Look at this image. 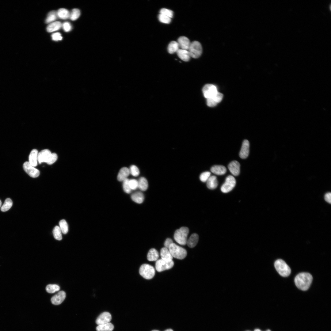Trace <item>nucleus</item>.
<instances>
[{
  "mask_svg": "<svg viewBox=\"0 0 331 331\" xmlns=\"http://www.w3.org/2000/svg\"><path fill=\"white\" fill-rule=\"evenodd\" d=\"M313 277L308 272H301L295 277L294 281L296 286L299 289L303 291L307 290L312 281Z\"/></svg>",
  "mask_w": 331,
  "mask_h": 331,
  "instance_id": "obj_1",
  "label": "nucleus"
},
{
  "mask_svg": "<svg viewBox=\"0 0 331 331\" xmlns=\"http://www.w3.org/2000/svg\"><path fill=\"white\" fill-rule=\"evenodd\" d=\"M189 229L186 227H182L176 230L174 238L175 241L180 245H185L187 243Z\"/></svg>",
  "mask_w": 331,
  "mask_h": 331,
  "instance_id": "obj_2",
  "label": "nucleus"
},
{
  "mask_svg": "<svg viewBox=\"0 0 331 331\" xmlns=\"http://www.w3.org/2000/svg\"><path fill=\"white\" fill-rule=\"evenodd\" d=\"M274 266L278 272L282 276H288L291 273L290 267L282 259L276 260L274 263Z\"/></svg>",
  "mask_w": 331,
  "mask_h": 331,
  "instance_id": "obj_3",
  "label": "nucleus"
},
{
  "mask_svg": "<svg viewBox=\"0 0 331 331\" xmlns=\"http://www.w3.org/2000/svg\"><path fill=\"white\" fill-rule=\"evenodd\" d=\"M172 257L179 259H183L186 256L187 253L185 249L173 243L168 249Z\"/></svg>",
  "mask_w": 331,
  "mask_h": 331,
  "instance_id": "obj_4",
  "label": "nucleus"
},
{
  "mask_svg": "<svg viewBox=\"0 0 331 331\" xmlns=\"http://www.w3.org/2000/svg\"><path fill=\"white\" fill-rule=\"evenodd\" d=\"M140 275L144 278L150 280L153 277L155 274L154 268L148 264H143L141 265L139 268Z\"/></svg>",
  "mask_w": 331,
  "mask_h": 331,
  "instance_id": "obj_5",
  "label": "nucleus"
},
{
  "mask_svg": "<svg viewBox=\"0 0 331 331\" xmlns=\"http://www.w3.org/2000/svg\"><path fill=\"white\" fill-rule=\"evenodd\" d=\"M191 57L197 58L201 55L202 48L200 43L198 41H195L191 43L188 49Z\"/></svg>",
  "mask_w": 331,
  "mask_h": 331,
  "instance_id": "obj_6",
  "label": "nucleus"
},
{
  "mask_svg": "<svg viewBox=\"0 0 331 331\" xmlns=\"http://www.w3.org/2000/svg\"><path fill=\"white\" fill-rule=\"evenodd\" d=\"M236 184L235 179L233 176H228L226 179L225 182L221 187V191L224 193H227L230 192L234 187Z\"/></svg>",
  "mask_w": 331,
  "mask_h": 331,
  "instance_id": "obj_7",
  "label": "nucleus"
},
{
  "mask_svg": "<svg viewBox=\"0 0 331 331\" xmlns=\"http://www.w3.org/2000/svg\"><path fill=\"white\" fill-rule=\"evenodd\" d=\"M52 156V153L49 150H43L38 153L37 161L40 164L46 162L50 165Z\"/></svg>",
  "mask_w": 331,
  "mask_h": 331,
  "instance_id": "obj_8",
  "label": "nucleus"
},
{
  "mask_svg": "<svg viewBox=\"0 0 331 331\" xmlns=\"http://www.w3.org/2000/svg\"><path fill=\"white\" fill-rule=\"evenodd\" d=\"M174 263L173 261L166 262L161 259L157 260L155 263V268L158 272H161L172 268Z\"/></svg>",
  "mask_w": 331,
  "mask_h": 331,
  "instance_id": "obj_9",
  "label": "nucleus"
},
{
  "mask_svg": "<svg viewBox=\"0 0 331 331\" xmlns=\"http://www.w3.org/2000/svg\"><path fill=\"white\" fill-rule=\"evenodd\" d=\"M202 91L204 97L207 99L214 97L218 92L216 86L211 84H207L203 87Z\"/></svg>",
  "mask_w": 331,
  "mask_h": 331,
  "instance_id": "obj_10",
  "label": "nucleus"
},
{
  "mask_svg": "<svg viewBox=\"0 0 331 331\" xmlns=\"http://www.w3.org/2000/svg\"><path fill=\"white\" fill-rule=\"evenodd\" d=\"M23 167L25 171L30 177H37L40 175L39 171L31 166L28 162H24L23 164Z\"/></svg>",
  "mask_w": 331,
  "mask_h": 331,
  "instance_id": "obj_11",
  "label": "nucleus"
},
{
  "mask_svg": "<svg viewBox=\"0 0 331 331\" xmlns=\"http://www.w3.org/2000/svg\"><path fill=\"white\" fill-rule=\"evenodd\" d=\"M111 319V314L108 312H105L98 316L96 319V322L98 325L106 324L109 322Z\"/></svg>",
  "mask_w": 331,
  "mask_h": 331,
  "instance_id": "obj_12",
  "label": "nucleus"
},
{
  "mask_svg": "<svg viewBox=\"0 0 331 331\" xmlns=\"http://www.w3.org/2000/svg\"><path fill=\"white\" fill-rule=\"evenodd\" d=\"M223 96V94L222 93L218 92L212 97L207 99V105L210 107L215 106L218 103L222 101Z\"/></svg>",
  "mask_w": 331,
  "mask_h": 331,
  "instance_id": "obj_13",
  "label": "nucleus"
},
{
  "mask_svg": "<svg viewBox=\"0 0 331 331\" xmlns=\"http://www.w3.org/2000/svg\"><path fill=\"white\" fill-rule=\"evenodd\" d=\"M249 143L246 139L244 140L242 143V147L239 152V156L242 159H245L248 156L249 153Z\"/></svg>",
  "mask_w": 331,
  "mask_h": 331,
  "instance_id": "obj_14",
  "label": "nucleus"
},
{
  "mask_svg": "<svg viewBox=\"0 0 331 331\" xmlns=\"http://www.w3.org/2000/svg\"><path fill=\"white\" fill-rule=\"evenodd\" d=\"M66 296V293L64 291H60L51 298V302L55 305H59L63 302Z\"/></svg>",
  "mask_w": 331,
  "mask_h": 331,
  "instance_id": "obj_15",
  "label": "nucleus"
},
{
  "mask_svg": "<svg viewBox=\"0 0 331 331\" xmlns=\"http://www.w3.org/2000/svg\"><path fill=\"white\" fill-rule=\"evenodd\" d=\"M240 164L236 161L231 162L228 165V167L230 173L234 176H238L240 172Z\"/></svg>",
  "mask_w": 331,
  "mask_h": 331,
  "instance_id": "obj_16",
  "label": "nucleus"
},
{
  "mask_svg": "<svg viewBox=\"0 0 331 331\" xmlns=\"http://www.w3.org/2000/svg\"><path fill=\"white\" fill-rule=\"evenodd\" d=\"M181 49L188 50L191 43L189 39L185 36L179 37L177 42Z\"/></svg>",
  "mask_w": 331,
  "mask_h": 331,
  "instance_id": "obj_17",
  "label": "nucleus"
},
{
  "mask_svg": "<svg viewBox=\"0 0 331 331\" xmlns=\"http://www.w3.org/2000/svg\"><path fill=\"white\" fill-rule=\"evenodd\" d=\"M160 256L161 259L166 262L172 261L173 257L169 249L165 247H163L161 249Z\"/></svg>",
  "mask_w": 331,
  "mask_h": 331,
  "instance_id": "obj_18",
  "label": "nucleus"
},
{
  "mask_svg": "<svg viewBox=\"0 0 331 331\" xmlns=\"http://www.w3.org/2000/svg\"><path fill=\"white\" fill-rule=\"evenodd\" d=\"M130 174L129 169L126 167H124L121 168L118 173L117 179L119 181H123Z\"/></svg>",
  "mask_w": 331,
  "mask_h": 331,
  "instance_id": "obj_19",
  "label": "nucleus"
},
{
  "mask_svg": "<svg viewBox=\"0 0 331 331\" xmlns=\"http://www.w3.org/2000/svg\"><path fill=\"white\" fill-rule=\"evenodd\" d=\"M38 150L33 149L30 152L29 156V163L32 166L35 167L37 165Z\"/></svg>",
  "mask_w": 331,
  "mask_h": 331,
  "instance_id": "obj_20",
  "label": "nucleus"
},
{
  "mask_svg": "<svg viewBox=\"0 0 331 331\" xmlns=\"http://www.w3.org/2000/svg\"><path fill=\"white\" fill-rule=\"evenodd\" d=\"M211 171L214 174L221 175L225 174L226 171V168L222 165H215L211 168Z\"/></svg>",
  "mask_w": 331,
  "mask_h": 331,
  "instance_id": "obj_21",
  "label": "nucleus"
},
{
  "mask_svg": "<svg viewBox=\"0 0 331 331\" xmlns=\"http://www.w3.org/2000/svg\"><path fill=\"white\" fill-rule=\"evenodd\" d=\"M206 182L207 187L210 189L216 188L218 185L217 178L215 176H210Z\"/></svg>",
  "mask_w": 331,
  "mask_h": 331,
  "instance_id": "obj_22",
  "label": "nucleus"
},
{
  "mask_svg": "<svg viewBox=\"0 0 331 331\" xmlns=\"http://www.w3.org/2000/svg\"><path fill=\"white\" fill-rule=\"evenodd\" d=\"M178 57L182 60L187 62L190 58V56L188 50L179 49L177 52Z\"/></svg>",
  "mask_w": 331,
  "mask_h": 331,
  "instance_id": "obj_23",
  "label": "nucleus"
},
{
  "mask_svg": "<svg viewBox=\"0 0 331 331\" xmlns=\"http://www.w3.org/2000/svg\"><path fill=\"white\" fill-rule=\"evenodd\" d=\"M199 240V236L196 233L192 234L187 240V244L190 248L194 247L197 244Z\"/></svg>",
  "mask_w": 331,
  "mask_h": 331,
  "instance_id": "obj_24",
  "label": "nucleus"
},
{
  "mask_svg": "<svg viewBox=\"0 0 331 331\" xmlns=\"http://www.w3.org/2000/svg\"><path fill=\"white\" fill-rule=\"evenodd\" d=\"M62 24L60 22L57 21L50 23L47 27L48 32H51L59 30L62 26Z\"/></svg>",
  "mask_w": 331,
  "mask_h": 331,
  "instance_id": "obj_25",
  "label": "nucleus"
},
{
  "mask_svg": "<svg viewBox=\"0 0 331 331\" xmlns=\"http://www.w3.org/2000/svg\"><path fill=\"white\" fill-rule=\"evenodd\" d=\"M131 199L134 202L138 204H141L144 200V196L141 192H137L132 194L131 196Z\"/></svg>",
  "mask_w": 331,
  "mask_h": 331,
  "instance_id": "obj_26",
  "label": "nucleus"
},
{
  "mask_svg": "<svg viewBox=\"0 0 331 331\" xmlns=\"http://www.w3.org/2000/svg\"><path fill=\"white\" fill-rule=\"evenodd\" d=\"M159 257L158 251L155 249H150L147 255V259L150 261H157Z\"/></svg>",
  "mask_w": 331,
  "mask_h": 331,
  "instance_id": "obj_27",
  "label": "nucleus"
},
{
  "mask_svg": "<svg viewBox=\"0 0 331 331\" xmlns=\"http://www.w3.org/2000/svg\"><path fill=\"white\" fill-rule=\"evenodd\" d=\"M148 181L146 178L142 177H140L138 181V188L141 191H145L148 188Z\"/></svg>",
  "mask_w": 331,
  "mask_h": 331,
  "instance_id": "obj_28",
  "label": "nucleus"
},
{
  "mask_svg": "<svg viewBox=\"0 0 331 331\" xmlns=\"http://www.w3.org/2000/svg\"><path fill=\"white\" fill-rule=\"evenodd\" d=\"M114 326L111 323L98 325L96 328L97 331H112Z\"/></svg>",
  "mask_w": 331,
  "mask_h": 331,
  "instance_id": "obj_29",
  "label": "nucleus"
},
{
  "mask_svg": "<svg viewBox=\"0 0 331 331\" xmlns=\"http://www.w3.org/2000/svg\"><path fill=\"white\" fill-rule=\"evenodd\" d=\"M179 46L178 43L176 41H172L169 44L167 50L170 54H173L177 52L179 49Z\"/></svg>",
  "mask_w": 331,
  "mask_h": 331,
  "instance_id": "obj_30",
  "label": "nucleus"
},
{
  "mask_svg": "<svg viewBox=\"0 0 331 331\" xmlns=\"http://www.w3.org/2000/svg\"><path fill=\"white\" fill-rule=\"evenodd\" d=\"M57 16L62 19H66L70 17V13L67 9L60 8L57 12Z\"/></svg>",
  "mask_w": 331,
  "mask_h": 331,
  "instance_id": "obj_31",
  "label": "nucleus"
},
{
  "mask_svg": "<svg viewBox=\"0 0 331 331\" xmlns=\"http://www.w3.org/2000/svg\"><path fill=\"white\" fill-rule=\"evenodd\" d=\"M57 17V12L54 10L51 11L48 13L45 22L46 24L51 23L55 20Z\"/></svg>",
  "mask_w": 331,
  "mask_h": 331,
  "instance_id": "obj_32",
  "label": "nucleus"
},
{
  "mask_svg": "<svg viewBox=\"0 0 331 331\" xmlns=\"http://www.w3.org/2000/svg\"><path fill=\"white\" fill-rule=\"evenodd\" d=\"M13 205V202L10 198H7L5 200L4 203L1 208V210L3 212L9 210Z\"/></svg>",
  "mask_w": 331,
  "mask_h": 331,
  "instance_id": "obj_33",
  "label": "nucleus"
},
{
  "mask_svg": "<svg viewBox=\"0 0 331 331\" xmlns=\"http://www.w3.org/2000/svg\"><path fill=\"white\" fill-rule=\"evenodd\" d=\"M62 231L59 226H56L53 229V234L55 238L58 240L62 239Z\"/></svg>",
  "mask_w": 331,
  "mask_h": 331,
  "instance_id": "obj_34",
  "label": "nucleus"
},
{
  "mask_svg": "<svg viewBox=\"0 0 331 331\" xmlns=\"http://www.w3.org/2000/svg\"><path fill=\"white\" fill-rule=\"evenodd\" d=\"M59 227L62 232L63 234H66L68 230V225L66 221L64 219L61 220L59 223Z\"/></svg>",
  "mask_w": 331,
  "mask_h": 331,
  "instance_id": "obj_35",
  "label": "nucleus"
},
{
  "mask_svg": "<svg viewBox=\"0 0 331 331\" xmlns=\"http://www.w3.org/2000/svg\"><path fill=\"white\" fill-rule=\"evenodd\" d=\"M60 287L56 284H50L47 285L46 287L47 291L49 293H53L59 291Z\"/></svg>",
  "mask_w": 331,
  "mask_h": 331,
  "instance_id": "obj_36",
  "label": "nucleus"
},
{
  "mask_svg": "<svg viewBox=\"0 0 331 331\" xmlns=\"http://www.w3.org/2000/svg\"><path fill=\"white\" fill-rule=\"evenodd\" d=\"M80 15V11L78 9H72L70 13V18L72 21L77 20Z\"/></svg>",
  "mask_w": 331,
  "mask_h": 331,
  "instance_id": "obj_37",
  "label": "nucleus"
},
{
  "mask_svg": "<svg viewBox=\"0 0 331 331\" xmlns=\"http://www.w3.org/2000/svg\"><path fill=\"white\" fill-rule=\"evenodd\" d=\"M129 170L130 174L134 177H137L139 174L140 172L138 168L136 166L132 165L130 166Z\"/></svg>",
  "mask_w": 331,
  "mask_h": 331,
  "instance_id": "obj_38",
  "label": "nucleus"
},
{
  "mask_svg": "<svg viewBox=\"0 0 331 331\" xmlns=\"http://www.w3.org/2000/svg\"><path fill=\"white\" fill-rule=\"evenodd\" d=\"M129 179L127 178L123 181V186L124 190L126 193L128 194L130 193L132 190L129 185Z\"/></svg>",
  "mask_w": 331,
  "mask_h": 331,
  "instance_id": "obj_39",
  "label": "nucleus"
},
{
  "mask_svg": "<svg viewBox=\"0 0 331 331\" xmlns=\"http://www.w3.org/2000/svg\"><path fill=\"white\" fill-rule=\"evenodd\" d=\"M160 14L166 16L171 18L173 15V12L172 10L164 8L161 9Z\"/></svg>",
  "mask_w": 331,
  "mask_h": 331,
  "instance_id": "obj_40",
  "label": "nucleus"
},
{
  "mask_svg": "<svg viewBox=\"0 0 331 331\" xmlns=\"http://www.w3.org/2000/svg\"><path fill=\"white\" fill-rule=\"evenodd\" d=\"M159 21L161 22L169 24L171 21V18L165 15L160 14L158 16Z\"/></svg>",
  "mask_w": 331,
  "mask_h": 331,
  "instance_id": "obj_41",
  "label": "nucleus"
},
{
  "mask_svg": "<svg viewBox=\"0 0 331 331\" xmlns=\"http://www.w3.org/2000/svg\"><path fill=\"white\" fill-rule=\"evenodd\" d=\"M210 175L211 173L209 172L206 171L203 172L200 174V179L202 182H206L210 177Z\"/></svg>",
  "mask_w": 331,
  "mask_h": 331,
  "instance_id": "obj_42",
  "label": "nucleus"
},
{
  "mask_svg": "<svg viewBox=\"0 0 331 331\" xmlns=\"http://www.w3.org/2000/svg\"><path fill=\"white\" fill-rule=\"evenodd\" d=\"M129 184L131 190H135L138 188V181L135 179L129 180Z\"/></svg>",
  "mask_w": 331,
  "mask_h": 331,
  "instance_id": "obj_43",
  "label": "nucleus"
},
{
  "mask_svg": "<svg viewBox=\"0 0 331 331\" xmlns=\"http://www.w3.org/2000/svg\"><path fill=\"white\" fill-rule=\"evenodd\" d=\"M51 37L52 40L55 41L61 40L63 38L61 36V34L58 32L52 34L51 35Z\"/></svg>",
  "mask_w": 331,
  "mask_h": 331,
  "instance_id": "obj_44",
  "label": "nucleus"
},
{
  "mask_svg": "<svg viewBox=\"0 0 331 331\" xmlns=\"http://www.w3.org/2000/svg\"><path fill=\"white\" fill-rule=\"evenodd\" d=\"M63 27L64 31L66 32H68L70 31L72 28L70 24L67 22H64L63 24Z\"/></svg>",
  "mask_w": 331,
  "mask_h": 331,
  "instance_id": "obj_45",
  "label": "nucleus"
},
{
  "mask_svg": "<svg viewBox=\"0 0 331 331\" xmlns=\"http://www.w3.org/2000/svg\"><path fill=\"white\" fill-rule=\"evenodd\" d=\"M173 243V241L171 238H167L164 243L165 247L168 249L170 245Z\"/></svg>",
  "mask_w": 331,
  "mask_h": 331,
  "instance_id": "obj_46",
  "label": "nucleus"
},
{
  "mask_svg": "<svg viewBox=\"0 0 331 331\" xmlns=\"http://www.w3.org/2000/svg\"><path fill=\"white\" fill-rule=\"evenodd\" d=\"M324 199L327 202L331 204V193L330 192L326 193L324 196Z\"/></svg>",
  "mask_w": 331,
  "mask_h": 331,
  "instance_id": "obj_47",
  "label": "nucleus"
},
{
  "mask_svg": "<svg viewBox=\"0 0 331 331\" xmlns=\"http://www.w3.org/2000/svg\"><path fill=\"white\" fill-rule=\"evenodd\" d=\"M254 331H261L260 329H255L254 330ZM265 331H271V330H270V329H268V330H266Z\"/></svg>",
  "mask_w": 331,
  "mask_h": 331,
  "instance_id": "obj_48",
  "label": "nucleus"
},
{
  "mask_svg": "<svg viewBox=\"0 0 331 331\" xmlns=\"http://www.w3.org/2000/svg\"><path fill=\"white\" fill-rule=\"evenodd\" d=\"M165 331H173L171 329H168L166 330Z\"/></svg>",
  "mask_w": 331,
  "mask_h": 331,
  "instance_id": "obj_49",
  "label": "nucleus"
},
{
  "mask_svg": "<svg viewBox=\"0 0 331 331\" xmlns=\"http://www.w3.org/2000/svg\"><path fill=\"white\" fill-rule=\"evenodd\" d=\"M1 205H2V202H1V200H0V207H1Z\"/></svg>",
  "mask_w": 331,
  "mask_h": 331,
  "instance_id": "obj_50",
  "label": "nucleus"
},
{
  "mask_svg": "<svg viewBox=\"0 0 331 331\" xmlns=\"http://www.w3.org/2000/svg\"><path fill=\"white\" fill-rule=\"evenodd\" d=\"M151 331H159L158 330H152Z\"/></svg>",
  "mask_w": 331,
  "mask_h": 331,
  "instance_id": "obj_51",
  "label": "nucleus"
},
{
  "mask_svg": "<svg viewBox=\"0 0 331 331\" xmlns=\"http://www.w3.org/2000/svg\"></svg>",
  "mask_w": 331,
  "mask_h": 331,
  "instance_id": "obj_52",
  "label": "nucleus"
}]
</instances>
